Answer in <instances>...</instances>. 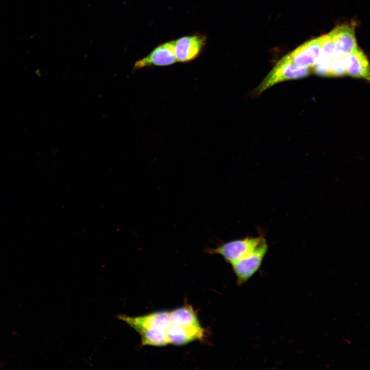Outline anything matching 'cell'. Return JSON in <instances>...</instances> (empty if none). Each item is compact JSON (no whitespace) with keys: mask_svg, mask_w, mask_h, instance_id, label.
I'll return each instance as SVG.
<instances>
[{"mask_svg":"<svg viewBox=\"0 0 370 370\" xmlns=\"http://www.w3.org/2000/svg\"><path fill=\"white\" fill-rule=\"evenodd\" d=\"M310 68L295 65L286 55L276 64L262 82L255 89L254 95H258L266 89L278 82L305 78L310 73Z\"/></svg>","mask_w":370,"mask_h":370,"instance_id":"6da1fadb","label":"cell"},{"mask_svg":"<svg viewBox=\"0 0 370 370\" xmlns=\"http://www.w3.org/2000/svg\"><path fill=\"white\" fill-rule=\"evenodd\" d=\"M265 238L263 235L256 237H246L224 243L209 253L220 255L232 265L254 250Z\"/></svg>","mask_w":370,"mask_h":370,"instance_id":"7a4b0ae2","label":"cell"},{"mask_svg":"<svg viewBox=\"0 0 370 370\" xmlns=\"http://www.w3.org/2000/svg\"><path fill=\"white\" fill-rule=\"evenodd\" d=\"M267 251L265 239L252 252L231 265L238 285L247 282L259 270Z\"/></svg>","mask_w":370,"mask_h":370,"instance_id":"3957f363","label":"cell"},{"mask_svg":"<svg viewBox=\"0 0 370 370\" xmlns=\"http://www.w3.org/2000/svg\"><path fill=\"white\" fill-rule=\"evenodd\" d=\"M356 25L351 22L338 25L328 34L333 42L336 57H345L359 47L355 35Z\"/></svg>","mask_w":370,"mask_h":370,"instance_id":"277c9868","label":"cell"},{"mask_svg":"<svg viewBox=\"0 0 370 370\" xmlns=\"http://www.w3.org/2000/svg\"><path fill=\"white\" fill-rule=\"evenodd\" d=\"M326 37V34L306 42L287 55L299 67L313 68L320 57Z\"/></svg>","mask_w":370,"mask_h":370,"instance_id":"5b68a950","label":"cell"},{"mask_svg":"<svg viewBox=\"0 0 370 370\" xmlns=\"http://www.w3.org/2000/svg\"><path fill=\"white\" fill-rule=\"evenodd\" d=\"M206 37L200 34L185 36L174 41L177 62L186 63L196 59L206 43Z\"/></svg>","mask_w":370,"mask_h":370,"instance_id":"8992f818","label":"cell"},{"mask_svg":"<svg viewBox=\"0 0 370 370\" xmlns=\"http://www.w3.org/2000/svg\"><path fill=\"white\" fill-rule=\"evenodd\" d=\"M176 62L174 41H171L158 46L147 56L137 61L134 68L139 69L152 66H169Z\"/></svg>","mask_w":370,"mask_h":370,"instance_id":"52a82bcc","label":"cell"},{"mask_svg":"<svg viewBox=\"0 0 370 370\" xmlns=\"http://www.w3.org/2000/svg\"><path fill=\"white\" fill-rule=\"evenodd\" d=\"M117 318L125 322L138 334L153 326L161 325L169 327L171 325L170 311H156L136 317L120 314Z\"/></svg>","mask_w":370,"mask_h":370,"instance_id":"ba28073f","label":"cell"},{"mask_svg":"<svg viewBox=\"0 0 370 370\" xmlns=\"http://www.w3.org/2000/svg\"><path fill=\"white\" fill-rule=\"evenodd\" d=\"M205 330L200 326H182L171 324L168 329L169 344L181 346L204 337Z\"/></svg>","mask_w":370,"mask_h":370,"instance_id":"9c48e42d","label":"cell"},{"mask_svg":"<svg viewBox=\"0 0 370 370\" xmlns=\"http://www.w3.org/2000/svg\"><path fill=\"white\" fill-rule=\"evenodd\" d=\"M346 75L370 81V63L359 47L344 57Z\"/></svg>","mask_w":370,"mask_h":370,"instance_id":"30bf717a","label":"cell"},{"mask_svg":"<svg viewBox=\"0 0 370 370\" xmlns=\"http://www.w3.org/2000/svg\"><path fill=\"white\" fill-rule=\"evenodd\" d=\"M168 328L163 326H155L142 331L139 334L142 345L160 347L169 344Z\"/></svg>","mask_w":370,"mask_h":370,"instance_id":"8fae6325","label":"cell"},{"mask_svg":"<svg viewBox=\"0 0 370 370\" xmlns=\"http://www.w3.org/2000/svg\"><path fill=\"white\" fill-rule=\"evenodd\" d=\"M171 324L182 326H197L200 324L193 309L183 306L170 311Z\"/></svg>","mask_w":370,"mask_h":370,"instance_id":"7c38bea8","label":"cell"},{"mask_svg":"<svg viewBox=\"0 0 370 370\" xmlns=\"http://www.w3.org/2000/svg\"><path fill=\"white\" fill-rule=\"evenodd\" d=\"M344 57H337L330 61L329 77L346 75Z\"/></svg>","mask_w":370,"mask_h":370,"instance_id":"4fadbf2b","label":"cell"}]
</instances>
